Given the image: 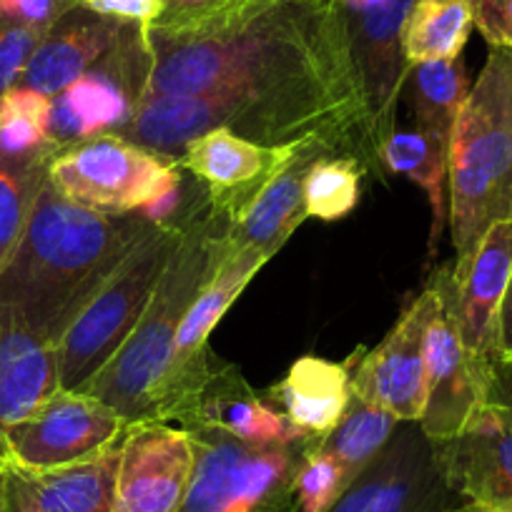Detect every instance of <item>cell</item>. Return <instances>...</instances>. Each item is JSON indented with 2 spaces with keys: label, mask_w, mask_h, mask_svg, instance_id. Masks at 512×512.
<instances>
[{
  "label": "cell",
  "mask_w": 512,
  "mask_h": 512,
  "mask_svg": "<svg viewBox=\"0 0 512 512\" xmlns=\"http://www.w3.org/2000/svg\"><path fill=\"white\" fill-rule=\"evenodd\" d=\"M144 98L118 136L174 161L211 128L262 146L312 144L379 164L367 103L332 0H244L149 28Z\"/></svg>",
  "instance_id": "cell-1"
},
{
  "label": "cell",
  "mask_w": 512,
  "mask_h": 512,
  "mask_svg": "<svg viewBox=\"0 0 512 512\" xmlns=\"http://www.w3.org/2000/svg\"><path fill=\"white\" fill-rule=\"evenodd\" d=\"M154 226L141 216L76 206L46 179L16 251L0 269V317L26 324L58 344L128 251Z\"/></svg>",
  "instance_id": "cell-2"
},
{
  "label": "cell",
  "mask_w": 512,
  "mask_h": 512,
  "mask_svg": "<svg viewBox=\"0 0 512 512\" xmlns=\"http://www.w3.org/2000/svg\"><path fill=\"white\" fill-rule=\"evenodd\" d=\"M219 224L221 219L214 214L209 219L186 221L184 236L161 274L144 317L106 367L78 390L118 412L126 425L156 417V407L174 372L181 319L231 249L226 231L216 229Z\"/></svg>",
  "instance_id": "cell-3"
},
{
  "label": "cell",
  "mask_w": 512,
  "mask_h": 512,
  "mask_svg": "<svg viewBox=\"0 0 512 512\" xmlns=\"http://www.w3.org/2000/svg\"><path fill=\"white\" fill-rule=\"evenodd\" d=\"M447 204L457 259L492 224L512 219V51L490 48L467 93L447 159Z\"/></svg>",
  "instance_id": "cell-4"
},
{
  "label": "cell",
  "mask_w": 512,
  "mask_h": 512,
  "mask_svg": "<svg viewBox=\"0 0 512 512\" xmlns=\"http://www.w3.org/2000/svg\"><path fill=\"white\" fill-rule=\"evenodd\" d=\"M184 236V224H156L81 309L56 344L61 390H83L131 337Z\"/></svg>",
  "instance_id": "cell-5"
},
{
  "label": "cell",
  "mask_w": 512,
  "mask_h": 512,
  "mask_svg": "<svg viewBox=\"0 0 512 512\" xmlns=\"http://www.w3.org/2000/svg\"><path fill=\"white\" fill-rule=\"evenodd\" d=\"M151 63L149 28L131 23L116 48L51 98L48 141L53 149L66 151L126 128L144 98Z\"/></svg>",
  "instance_id": "cell-6"
},
{
  "label": "cell",
  "mask_w": 512,
  "mask_h": 512,
  "mask_svg": "<svg viewBox=\"0 0 512 512\" xmlns=\"http://www.w3.org/2000/svg\"><path fill=\"white\" fill-rule=\"evenodd\" d=\"M181 171L176 161L103 134L58 151L48 164L53 189L76 206L101 214H136Z\"/></svg>",
  "instance_id": "cell-7"
},
{
  "label": "cell",
  "mask_w": 512,
  "mask_h": 512,
  "mask_svg": "<svg viewBox=\"0 0 512 512\" xmlns=\"http://www.w3.org/2000/svg\"><path fill=\"white\" fill-rule=\"evenodd\" d=\"M327 512H465L447 482L435 442L407 422Z\"/></svg>",
  "instance_id": "cell-8"
},
{
  "label": "cell",
  "mask_w": 512,
  "mask_h": 512,
  "mask_svg": "<svg viewBox=\"0 0 512 512\" xmlns=\"http://www.w3.org/2000/svg\"><path fill=\"white\" fill-rule=\"evenodd\" d=\"M118 412L86 392L58 390L3 435L6 462L41 472L101 455L126 432Z\"/></svg>",
  "instance_id": "cell-9"
},
{
  "label": "cell",
  "mask_w": 512,
  "mask_h": 512,
  "mask_svg": "<svg viewBox=\"0 0 512 512\" xmlns=\"http://www.w3.org/2000/svg\"><path fill=\"white\" fill-rule=\"evenodd\" d=\"M415 0H332L347 36L377 144L395 128L397 98L410 71L402 31Z\"/></svg>",
  "instance_id": "cell-10"
},
{
  "label": "cell",
  "mask_w": 512,
  "mask_h": 512,
  "mask_svg": "<svg viewBox=\"0 0 512 512\" xmlns=\"http://www.w3.org/2000/svg\"><path fill=\"white\" fill-rule=\"evenodd\" d=\"M442 307L440 284L427 287L412 307L349 377L352 395L397 417V422H420L427 405V327Z\"/></svg>",
  "instance_id": "cell-11"
},
{
  "label": "cell",
  "mask_w": 512,
  "mask_h": 512,
  "mask_svg": "<svg viewBox=\"0 0 512 512\" xmlns=\"http://www.w3.org/2000/svg\"><path fill=\"white\" fill-rule=\"evenodd\" d=\"M512 277V219L492 224L475 249L457 259L452 272H442L445 309L450 312L462 342L482 359L500 357L497 314Z\"/></svg>",
  "instance_id": "cell-12"
},
{
  "label": "cell",
  "mask_w": 512,
  "mask_h": 512,
  "mask_svg": "<svg viewBox=\"0 0 512 512\" xmlns=\"http://www.w3.org/2000/svg\"><path fill=\"white\" fill-rule=\"evenodd\" d=\"M312 149H322V146H262L249 139H241L229 128H211L206 134L189 141L179 159L186 171L204 181L206 189H209L211 214L219 216L226 224L274 176L282 174L304 151Z\"/></svg>",
  "instance_id": "cell-13"
},
{
  "label": "cell",
  "mask_w": 512,
  "mask_h": 512,
  "mask_svg": "<svg viewBox=\"0 0 512 512\" xmlns=\"http://www.w3.org/2000/svg\"><path fill=\"white\" fill-rule=\"evenodd\" d=\"M194 470V445L186 430L146 420L121 437L113 512H179Z\"/></svg>",
  "instance_id": "cell-14"
},
{
  "label": "cell",
  "mask_w": 512,
  "mask_h": 512,
  "mask_svg": "<svg viewBox=\"0 0 512 512\" xmlns=\"http://www.w3.org/2000/svg\"><path fill=\"white\" fill-rule=\"evenodd\" d=\"M425 362L427 405L420 427L432 442L452 440L465 430L470 417L490 402L492 364L465 347L445 309V299L427 327Z\"/></svg>",
  "instance_id": "cell-15"
},
{
  "label": "cell",
  "mask_w": 512,
  "mask_h": 512,
  "mask_svg": "<svg viewBox=\"0 0 512 512\" xmlns=\"http://www.w3.org/2000/svg\"><path fill=\"white\" fill-rule=\"evenodd\" d=\"M435 450L462 500L512 512V407L485 402L460 435L435 442Z\"/></svg>",
  "instance_id": "cell-16"
},
{
  "label": "cell",
  "mask_w": 512,
  "mask_h": 512,
  "mask_svg": "<svg viewBox=\"0 0 512 512\" xmlns=\"http://www.w3.org/2000/svg\"><path fill=\"white\" fill-rule=\"evenodd\" d=\"M121 440L101 455L53 470L8 465V512H113Z\"/></svg>",
  "instance_id": "cell-17"
},
{
  "label": "cell",
  "mask_w": 512,
  "mask_h": 512,
  "mask_svg": "<svg viewBox=\"0 0 512 512\" xmlns=\"http://www.w3.org/2000/svg\"><path fill=\"white\" fill-rule=\"evenodd\" d=\"M128 26L131 23L98 16L83 6L71 8L43 33L18 86L48 98L58 96L116 48Z\"/></svg>",
  "instance_id": "cell-18"
},
{
  "label": "cell",
  "mask_w": 512,
  "mask_h": 512,
  "mask_svg": "<svg viewBox=\"0 0 512 512\" xmlns=\"http://www.w3.org/2000/svg\"><path fill=\"white\" fill-rule=\"evenodd\" d=\"M201 425L224 430L249 447H294L297 442L312 440L297 430L284 412L259 400L231 367H216L214 377L196 400L194 412L184 422V430Z\"/></svg>",
  "instance_id": "cell-19"
},
{
  "label": "cell",
  "mask_w": 512,
  "mask_h": 512,
  "mask_svg": "<svg viewBox=\"0 0 512 512\" xmlns=\"http://www.w3.org/2000/svg\"><path fill=\"white\" fill-rule=\"evenodd\" d=\"M58 390L56 344L26 324L0 317V457H6L8 427L26 420Z\"/></svg>",
  "instance_id": "cell-20"
},
{
  "label": "cell",
  "mask_w": 512,
  "mask_h": 512,
  "mask_svg": "<svg viewBox=\"0 0 512 512\" xmlns=\"http://www.w3.org/2000/svg\"><path fill=\"white\" fill-rule=\"evenodd\" d=\"M327 154L322 149L304 151L289 169L274 176L239 214L226 221L224 231L236 249H251L272 259L297 226L307 219L304 206V176L307 169Z\"/></svg>",
  "instance_id": "cell-21"
},
{
  "label": "cell",
  "mask_w": 512,
  "mask_h": 512,
  "mask_svg": "<svg viewBox=\"0 0 512 512\" xmlns=\"http://www.w3.org/2000/svg\"><path fill=\"white\" fill-rule=\"evenodd\" d=\"M349 364L307 354L297 359L287 377L274 387L272 402L282 407L287 420L307 437L329 435L342 420L352 397Z\"/></svg>",
  "instance_id": "cell-22"
},
{
  "label": "cell",
  "mask_w": 512,
  "mask_h": 512,
  "mask_svg": "<svg viewBox=\"0 0 512 512\" xmlns=\"http://www.w3.org/2000/svg\"><path fill=\"white\" fill-rule=\"evenodd\" d=\"M267 262V256L259 254V251L236 249V246L231 244L229 254L224 256V262L216 267V272L211 274L209 282L201 287V292L196 294V299L191 302L186 317L181 319L179 332H176V362L171 377H174L181 367H186L191 359L201 357V354L209 349L206 342H209L211 329L221 322V317L229 312V307L236 302V297L244 292L246 284L256 277V272H259ZM166 387H169V384H166Z\"/></svg>",
  "instance_id": "cell-23"
},
{
  "label": "cell",
  "mask_w": 512,
  "mask_h": 512,
  "mask_svg": "<svg viewBox=\"0 0 512 512\" xmlns=\"http://www.w3.org/2000/svg\"><path fill=\"white\" fill-rule=\"evenodd\" d=\"M447 159L450 144L425 128H392L379 146V164L420 186L430 199V256H435L442 229L450 216L447 204Z\"/></svg>",
  "instance_id": "cell-24"
},
{
  "label": "cell",
  "mask_w": 512,
  "mask_h": 512,
  "mask_svg": "<svg viewBox=\"0 0 512 512\" xmlns=\"http://www.w3.org/2000/svg\"><path fill=\"white\" fill-rule=\"evenodd\" d=\"M470 88V78H467L465 63L460 56L450 58V61L412 63L402 93H407L410 98L417 128H425L430 134L440 136L445 144H450Z\"/></svg>",
  "instance_id": "cell-25"
},
{
  "label": "cell",
  "mask_w": 512,
  "mask_h": 512,
  "mask_svg": "<svg viewBox=\"0 0 512 512\" xmlns=\"http://www.w3.org/2000/svg\"><path fill=\"white\" fill-rule=\"evenodd\" d=\"M472 28L470 0H415L402 31L407 63L460 58Z\"/></svg>",
  "instance_id": "cell-26"
},
{
  "label": "cell",
  "mask_w": 512,
  "mask_h": 512,
  "mask_svg": "<svg viewBox=\"0 0 512 512\" xmlns=\"http://www.w3.org/2000/svg\"><path fill=\"white\" fill-rule=\"evenodd\" d=\"M395 430L397 417H392L382 407L369 405L362 397L352 395L342 420L329 435L317 437V445L339 462L344 485L349 487L354 477L374 460V455L390 442Z\"/></svg>",
  "instance_id": "cell-27"
},
{
  "label": "cell",
  "mask_w": 512,
  "mask_h": 512,
  "mask_svg": "<svg viewBox=\"0 0 512 512\" xmlns=\"http://www.w3.org/2000/svg\"><path fill=\"white\" fill-rule=\"evenodd\" d=\"M51 98L31 88L13 86L0 96V156L41 159L58 151L48 141Z\"/></svg>",
  "instance_id": "cell-28"
},
{
  "label": "cell",
  "mask_w": 512,
  "mask_h": 512,
  "mask_svg": "<svg viewBox=\"0 0 512 512\" xmlns=\"http://www.w3.org/2000/svg\"><path fill=\"white\" fill-rule=\"evenodd\" d=\"M53 156L41 159H6L0 156V269L16 251L38 191L48 179Z\"/></svg>",
  "instance_id": "cell-29"
},
{
  "label": "cell",
  "mask_w": 512,
  "mask_h": 512,
  "mask_svg": "<svg viewBox=\"0 0 512 512\" xmlns=\"http://www.w3.org/2000/svg\"><path fill=\"white\" fill-rule=\"evenodd\" d=\"M364 164L354 156H322L304 176V206L307 216L319 221H337L352 214L359 201Z\"/></svg>",
  "instance_id": "cell-30"
},
{
  "label": "cell",
  "mask_w": 512,
  "mask_h": 512,
  "mask_svg": "<svg viewBox=\"0 0 512 512\" xmlns=\"http://www.w3.org/2000/svg\"><path fill=\"white\" fill-rule=\"evenodd\" d=\"M292 490L297 492L299 512H327L347 490L339 462L324 452L314 437L299 457Z\"/></svg>",
  "instance_id": "cell-31"
},
{
  "label": "cell",
  "mask_w": 512,
  "mask_h": 512,
  "mask_svg": "<svg viewBox=\"0 0 512 512\" xmlns=\"http://www.w3.org/2000/svg\"><path fill=\"white\" fill-rule=\"evenodd\" d=\"M48 28L21 26L0 18V96L18 86L33 51Z\"/></svg>",
  "instance_id": "cell-32"
},
{
  "label": "cell",
  "mask_w": 512,
  "mask_h": 512,
  "mask_svg": "<svg viewBox=\"0 0 512 512\" xmlns=\"http://www.w3.org/2000/svg\"><path fill=\"white\" fill-rule=\"evenodd\" d=\"M472 21L490 48L512 51V0H470Z\"/></svg>",
  "instance_id": "cell-33"
},
{
  "label": "cell",
  "mask_w": 512,
  "mask_h": 512,
  "mask_svg": "<svg viewBox=\"0 0 512 512\" xmlns=\"http://www.w3.org/2000/svg\"><path fill=\"white\" fill-rule=\"evenodd\" d=\"M76 6H81V0H0V18L21 26L51 28L53 21Z\"/></svg>",
  "instance_id": "cell-34"
},
{
  "label": "cell",
  "mask_w": 512,
  "mask_h": 512,
  "mask_svg": "<svg viewBox=\"0 0 512 512\" xmlns=\"http://www.w3.org/2000/svg\"><path fill=\"white\" fill-rule=\"evenodd\" d=\"M81 6L113 21L151 28L166 11L164 0H81Z\"/></svg>",
  "instance_id": "cell-35"
},
{
  "label": "cell",
  "mask_w": 512,
  "mask_h": 512,
  "mask_svg": "<svg viewBox=\"0 0 512 512\" xmlns=\"http://www.w3.org/2000/svg\"><path fill=\"white\" fill-rule=\"evenodd\" d=\"M179 204H181V174L176 176V179H171L169 184H166L164 189L149 201V204L141 206V209L136 211V216H141V219L149 221V224H169L171 216H174L176 209H179Z\"/></svg>",
  "instance_id": "cell-36"
},
{
  "label": "cell",
  "mask_w": 512,
  "mask_h": 512,
  "mask_svg": "<svg viewBox=\"0 0 512 512\" xmlns=\"http://www.w3.org/2000/svg\"><path fill=\"white\" fill-rule=\"evenodd\" d=\"M166 13H179V16H194V13L219 11V8L234 6L241 0H164Z\"/></svg>",
  "instance_id": "cell-37"
},
{
  "label": "cell",
  "mask_w": 512,
  "mask_h": 512,
  "mask_svg": "<svg viewBox=\"0 0 512 512\" xmlns=\"http://www.w3.org/2000/svg\"><path fill=\"white\" fill-rule=\"evenodd\" d=\"M497 349H500V357L502 352L512 349V277L500 304V314H497Z\"/></svg>",
  "instance_id": "cell-38"
},
{
  "label": "cell",
  "mask_w": 512,
  "mask_h": 512,
  "mask_svg": "<svg viewBox=\"0 0 512 512\" xmlns=\"http://www.w3.org/2000/svg\"><path fill=\"white\" fill-rule=\"evenodd\" d=\"M0 512H8V462L0 457Z\"/></svg>",
  "instance_id": "cell-39"
},
{
  "label": "cell",
  "mask_w": 512,
  "mask_h": 512,
  "mask_svg": "<svg viewBox=\"0 0 512 512\" xmlns=\"http://www.w3.org/2000/svg\"><path fill=\"white\" fill-rule=\"evenodd\" d=\"M465 512H505V510H495V507H485V505H475V502H465Z\"/></svg>",
  "instance_id": "cell-40"
},
{
  "label": "cell",
  "mask_w": 512,
  "mask_h": 512,
  "mask_svg": "<svg viewBox=\"0 0 512 512\" xmlns=\"http://www.w3.org/2000/svg\"><path fill=\"white\" fill-rule=\"evenodd\" d=\"M502 362H507V364H510V367H512V349H507V352H502Z\"/></svg>",
  "instance_id": "cell-41"
}]
</instances>
